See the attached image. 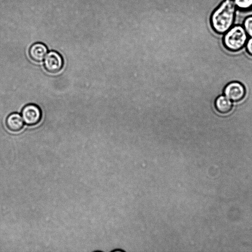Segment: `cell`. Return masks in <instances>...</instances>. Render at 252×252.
Returning a JSON list of instances; mask_svg holds the SVG:
<instances>
[{
	"label": "cell",
	"mask_w": 252,
	"mask_h": 252,
	"mask_svg": "<svg viewBox=\"0 0 252 252\" xmlns=\"http://www.w3.org/2000/svg\"><path fill=\"white\" fill-rule=\"evenodd\" d=\"M21 115L24 122L30 126L38 124L42 117L40 108L37 105L32 103L25 106L22 110Z\"/></svg>",
	"instance_id": "3957f363"
},
{
	"label": "cell",
	"mask_w": 252,
	"mask_h": 252,
	"mask_svg": "<svg viewBox=\"0 0 252 252\" xmlns=\"http://www.w3.org/2000/svg\"><path fill=\"white\" fill-rule=\"evenodd\" d=\"M236 8L233 0H225L215 9L210 22L216 32L223 34L233 26Z\"/></svg>",
	"instance_id": "6da1fadb"
},
{
	"label": "cell",
	"mask_w": 252,
	"mask_h": 252,
	"mask_svg": "<svg viewBox=\"0 0 252 252\" xmlns=\"http://www.w3.org/2000/svg\"><path fill=\"white\" fill-rule=\"evenodd\" d=\"M44 60V68L50 73H57L60 72L63 67V59L61 55L56 51L49 52Z\"/></svg>",
	"instance_id": "5b68a950"
},
{
	"label": "cell",
	"mask_w": 252,
	"mask_h": 252,
	"mask_svg": "<svg viewBox=\"0 0 252 252\" xmlns=\"http://www.w3.org/2000/svg\"><path fill=\"white\" fill-rule=\"evenodd\" d=\"M47 47L41 43L33 44L29 50V56L31 60L36 63L43 61L47 54Z\"/></svg>",
	"instance_id": "8992f818"
},
{
	"label": "cell",
	"mask_w": 252,
	"mask_h": 252,
	"mask_svg": "<svg viewBox=\"0 0 252 252\" xmlns=\"http://www.w3.org/2000/svg\"><path fill=\"white\" fill-rule=\"evenodd\" d=\"M243 27L247 34L250 37H252V15L246 18Z\"/></svg>",
	"instance_id": "30bf717a"
},
{
	"label": "cell",
	"mask_w": 252,
	"mask_h": 252,
	"mask_svg": "<svg viewBox=\"0 0 252 252\" xmlns=\"http://www.w3.org/2000/svg\"><path fill=\"white\" fill-rule=\"evenodd\" d=\"M246 45L247 53L252 57V37L248 39Z\"/></svg>",
	"instance_id": "8fae6325"
},
{
	"label": "cell",
	"mask_w": 252,
	"mask_h": 252,
	"mask_svg": "<svg viewBox=\"0 0 252 252\" xmlns=\"http://www.w3.org/2000/svg\"><path fill=\"white\" fill-rule=\"evenodd\" d=\"M237 8L248 10L252 8V0H233Z\"/></svg>",
	"instance_id": "9c48e42d"
},
{
	"label": "cell",
	"mask_w": 252,
	"mask_h": 252,
	"mask_svg": "<svg viewBox=\"0 0 252 252\" xmlns=\"http://www.w3.org/2000/svg\"><path fill=\"white\" fill-rule=\"evenodd\" d=\"M224 94L225 96L233 102L242 101L246 94L245 86L240 82L233 81L228 83L224 88Z\"/></svg>",
	"instance_id": "277c9868"
},
{
	"label": "cell",
	"mask_w": 252,
	"mask_h": 252,
	"mask_svg": "<svg viewBox=\"0 0 252 252\" xmlns=\"http://www.w3.org/2000/svg\"><path fill=\"white\" fill-rule=\"evenodd\" d=\"M5 123L7 128L14 132L20 131L24 125L22 116L17 113H13L9 115L6 119Z\"/></svg>",
	"instance_id": "52a82bcc"
},
{
	"label": "cell",
	"mask_w": 252,
	"mask_h": 252,
	"mask_svg": "<svg viewBox=\"0 0 252 252\" xmlns=\"http://www.w3.org/2000/svg\"><path fill=\"white\" fill-rule=\"evenodd\" d=\"M248 37V35L243 26H233L224 33L223 44L227 50L238 52L246 45Z\"/></svg>",
	"instance_id": "7a4b0ae2"
},
{
	"label": "cell",
	"mask_w": 252,
	"mask_h": 252,
	"mask_svg": "<svg viewBox=\"0 0 252 252\" xmlns=\"http://www.w3.org/2000/svg\"><path fill=\"white\" fill-rule=\"evenodd\" d=\"M216 110L222 114H227L230 113L233 107L231 100L225 95L218 96L215 102Z\"/></svg>",
	"instance_id": "ba28073f"
}]
</instances>
